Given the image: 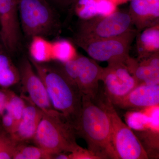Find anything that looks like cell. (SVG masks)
Listing matches in <instances>:
<instances>
[{
  "label": "cell",
  "instance_id": "cell-1",
  "mask_svg": "<svg viewBox=\"0 0 159 159\" xmlns=\"http://www.w3.org/2000/svg\"><path fill=\"white\" fill-rule=\"evenodd\" d=\"M29 59L44 84L52 107L63 114L74 129L81 112L82 93L59 66L51 67Z\"/></svg>",
  "mask_w": 159,
  "mask_h": 159
},
{
  "label": "cell",
  "instance_id": "cell-2",
  "mask_svg": "<svg viewBox=\"0 0 159 159\" xmlns=\"http://www.w3.org/2000/svg\"><path fill=\"white\" fill-rule=\"evenodd\" d=\"M76 135L85 140L88 150L99 159H116L111 143V126L106 111L82 94V107L75 128Z\"/></svg>",
  "mask_w": 159,
  "mask_h": 159
},
{
  "label": "cell",
  "instance_id": "cell-3",
  "mask_svg": "<svg viewBox=\"0 0 159 159\" xmlns=\"http://www.w3.org/2000/svg\"><path fill=\"white\" fill-rule=\"evenodd\" d=\"M75 129L65 116L53 109L43 111L33 140L37 146L51 155L70 153L79 146Z\"/></svg>",
  "mask_w": 159,
  "mask_h": 159
},
{
  "label": "cell",
  "instance_id": "cell-4",
  "mask_svg": "<svg viewBox=\"0 0 159 159\" xmlns=\"http://www.w3.org/2000/svg\"><path fill=\"white\" fill-rule=\"evenodd\" d=\"M20 28L26 37H47L57 32V16L47 0H18Z\"/></svg>",
  "mask_w": 159,
  "mask_h": 159
},
{
  "label": "cell",
  "instance_id": "cell-5",
  "mask_svg": "<svg viewBox=\"0 0 159 159\" xmlns=\"http://www.w3.org/2000/svg\"><path fill=\"white\" fill-rule=\"evenodd\" d=\"M135 29L127 10H116L110 14L80 20L74 42L116 37Z\"/></svg>",
  "mask_w": 159,
  "mask_h": 159
},
{
  "label": "cell",
  "instance_id": "cell-6",
  "mask_svg": "<svg viewBox=\"0 0 159 159\" xmlns=\"http://www.w3.org/2000/svg\"><path fill=\"white\" fill-rule=\"evenodd\" d=\"M98 103L108 114L111 143L116 159H148V155L132 129L122 121L112 102L104 95Z\"/></svg>",
  "mask_w": 159,
  "mask_h": 159
},
{
  "label": "cell",
  "instance_id": "cell-7",
  "mask_svg": "<svg viewBox=\"0 0 159 159\" xmlns=\"http://www.w3.org/2000/svg\"><path fill=\"white\" fill-rule=\"evenodd\" d=\"M134 29L116 37L74 42L95 61L108 64L123 63L129 57L132 43L138 33Z\"/></svg>",
  "mask_w": 159,
  "mask_h": 159
},
{
  "label": "cell",
  "instance_id": "cell-8",
  "mask_svg": "<svg viewBox=\"0 0 159 159\" xmlns=\"http://www.w3.org/2000/svg\"><path fill=\"white\" fill-rule=\"evenodd\" d=\"M59 66L82 94L89 96L93 100L96 98L103 68L98 65L96 61L78 54L74 59L60 63Z\"/></svg>",
  "mask_w": 159,
  "mask_h": 159
},
{
  "label": "cell",
  "instance_id": "cell-9",
  "mask_svg": "<svg viewBox=\"0 0 159 159\" xmlns=\"http://www.w3.org/2000/svg\"><path fill=\"white\" fill-rule=\"evenodd\" d=\"M100 81L104 85V95L112 103L139 84L123 63L108 64L103 68Z\"/></svg>",
  "mask_w": 159,
  "mask_h": 159
},
{
  "label": "cell",
  "instance_id": "cell-10",
  "mask_svg": "<svg viewBox=\"0 0 159 159\" xmlns=\"http://www.w3.org/2000/svg\"><path fill=\"white\" fill-rule=\"evenodd\" d=\"M18 0H0V36L4 48L16 52L20 41Z\"/></svg>",
  "mask_w": 159,
  "mask_h": 159
},
{
  "label": "cell",
  "instance_id": "cell-11",
  "mask_svg": "<svg viewBox=\"0 0 159 159\" xmlns=\"http://www.w3.org/2000/svg\"><path fill=\"white\" fill-rule=\"evenodd\" d=\"M20 81L32 103L44 112L54 109L44 84L35 72L30 59L24 58L19 67Z\"/></svg>",
  "mask_w": 159,
  "mask_h": 159
},
{
  "label": "cell",
  "instance_id": "cell-12",
  "mask_svg": "<svg viewBox=\"0 0 159 159\" xmlns=\"http://www.w3.org/2000/svg\"><path fill=\"white\" fill-rule=\"evenodd\" d=\"M112 104L114 107L130 111L141 110L158 105L159 84H140L125 97Z\"/></svg>",
  "mask_w": 159,
  "mask_h": 159
},
{
  "label": "cell",
  "instance_id": "cell-13",
  "mask_svg": "<svg viewBox=\"0 0 159 159\" xmlns=\"http://www.w3.org/2000/svg\"><path fill=\"white\" fill-rule=\"evenodd\" d=\"M128 12L138 32L159 24V0H130Z\"/></svg>",
  "mask_w": 159,
  "mask_h": 159
},
{
  "label": "cell",
  "instance_id": "cell-14",
  "mask_svg": "<svg viewBox=\"0 0 159 159\" xmlns=\"http://www.w3.org/2000/svg\"><path fill=\"white\" fill-rule=\"evenodd\" d=\"M25 105L22 117L10 138L17 143L33 139L43 116V111L31 102L29 97L22 96Z\"/></svg>",
  "mask_w": 159,
  "mask_h": 159
},
{
  "label": "cell",
  "instance_id": "cell-15",
  "mask_svg": "<svg viewBox=\"0 0 159 159\" xmlns=\"http://www.w3.org/2000/svg\"><path fill=\"white\" fill-rule=\"evenodd\" d=\"M125 64L139 84H159V52L142 60L129 56Z\"/></svg>",
  "mask_w": 159,
  "mask_h": 159
},
{
  "label": "cell",
  "instance_id": "cell-16",
  "mask_svg": "<svg viewBox=\"0 0 159 159\" xmlns=\"http://www.w3.org/2000/svg\"><path fill=\"white\" fill-rule=\"evenodd\" d=\"M72 6L80 20L107 15L116 10L110 0H75Z\"/></svg>",
  "mask_w": 159,
  "mask_h": 159
},
{
  "label": "cell",
  "instance_id": "cell-17",
  "mask_svg": "<svg viewBox=\"0 0 159 159\" xmlns=\"http://www.w3.org/2000/svg\"><path fill=\"white\" fill-rule=\"evenodd\" d=\"M136 37L137 59H145L159 52V24L138 32Z\"/></svg>",
  "mask_w": 159,
  "mask_h": 159
},
{
  "label": "cell",
  "instance_id": "cell-18",
  "mask_svg": "<svg viewBox=\"0 0 159 159\" xmlns=\"http://www.w3.org/2000/svg\"><path fill=\"white\" fill-rule=\"evenodd\" d=\"M20 81L19 69L4 50L0 51V88L7 89Z\"/></svg>",
  "mask_w": 159,
  "mask_h": 159
},
{
  "label": "cell",
  "instance_id": "cell-19",
  "mask_svg": "<svg viewBox=\"0 0 159 159\" xmlns=\"http://www.w3.org/2000/svg\"><path fill=\"white\" fill-rule=\"evenodd\" d=\"M30 59L39 63L52 61V42L46 37L35 36L31 38L29 46Z\"/></svg>",
  "mask_w": 159,
  "mask_h": 159
},
{
  "label": "cell",
  "instance_id": "cell-20",
  "mask_svg": "<svg viewBox=\"0 0 159 159\" xmlns=\"http://www.w3.org/2000/svg\"><path fill=\"white\" fill-rule=\"evenodd\" d=\"M77 54L74 44L65 39L52 42V61L62 63L74 59Z\"/></svg>",
  "mask_w": 159,
  "mask_h": 159
},
{
  "label": "cell",
  "instance_id": "cell-21",
  "mask_svg": "<svg viewBox=\"0 0 159 159\" xmlns=\"http://www.w3.org/2000/svg\"><path fill=\"white\" fill-rule=\"evenodd\" d=\"M134 133L145 151L148 159L159 157V132L148 129L146 130L135 131Z\"/></svg>",
  "mask_w": 159,
  "mask_h": 159
},
{
  "label": "cell",
  "instance_id": "cell-22",
  "mask_svg": "<svg viewBox=\"0 0 159 159\" xmlns=\"http://www.w3.org/2000/svg\"><path fill=\"white\" fill-rule=\"evenodd\" d=\"M13 159H51L50 154L39 146L23 145L18 143L15 151Z\"/></svg>",
  "mask_w": 159,
  "mask_h": 159
},
{
  "label": "cell",
  "instance_id": "cell-23",
  "mask_svg": "<svg viewBox=\"0 0 159 159\" xmlns=\"http://www.w3.org/2000/svg\"><path fill=\"white\" fill-rule=\"evenodd\" d=\"M127 125L135 131L146 130L150 128V119L148 115L142 110L130 111L125 115Z\"/></svg>",
  "mask_w": 159,
  "mask_h": 159
},
{
  "label": "cell",
  "instance_id": "cell-24",
  "mask_svg": "<svg viewBox=\"0 0 159 159\" xmlns=\"http://www.w3.org/2000/svg\"><path fill=\"white\" fill-rule=\"evenodd\" d=\"M25 102L23 97L9 90V99L5 110L9 112L14 118L16 128L21 119Z\"/></svg>",
  "mask_w": 159,
  "mask_h": 159
},
{
  "label": "cell",
  "instance_id": "cell-25",
  "mask_svg": "<svg viewBox=\"0 0 159 159\" xmlns=\"http://www.w3.org/2000/svg\"><path fill=\"white\" fill-rule=\"evenodd\" d=\"M10 136L6 133L0 140V159H13L16 145Z\"/></svg>",
  "mask_w": 159,
  "mask_h": 159
},
{
  "label": "cell",
  "instance_id": "cell-26",
  "mask_svg": "<svg viewBox=\"0 0 159 159\" xmlns=\"http://www.w3.org/2000/svg\"><path fill=\"white\" fill-rule=\"evenodd\" d=\"M1 119L3 130L9 136L11 135L16 129V124L14 118L10 113L5 110Z\"/></svg>",
  "mask_w": 159,
  "mask_h": 159
},
{
  "label": "cell",
  "instance_id": "cell-27",
  "mask_svg": "<svg viewBox=\"0 0 159 159\" xmlns=\"http://www.w3.org/2000/svg\"><path fill=\"white\" fill-rule=\"evenodd\" d=\"M69 155L70 159H99L88 149H84L80 146L69 153Z\"/></svg>",
  "mask_w": 159,
  "mask_h": 159
},
{
  "label": "cell",
  "instance_id": "cell-28",
  "mask_svg": "<svg viewBox=\"0 0 159 159\" xmlns=\"http://www.w3.org/2000/svg\"><path fill=\"white\" fill-rule=\"evenodd\" d=\"M9 91L7 89L0 88V119L6 109L9 99Z\"/></svg>",
  "mask_w": 159,
  "mask_h": 159
},
{
  "label": "cell",
  "instance_id": "cell-29",
  "mask_svg": "<svg viewBox=\"0 0 159 159\" xmlns=\"http://www.w3.org/2000/svg\"><path fill=\"white\" fill-rule=\"evenodd\" d=\"M51 1L57 6L66 7L72 6L75 0H51Z\"/></svg>",
  "mask_w": 159,
  "mask_h": 159
},
{
  "label": "cell",
  "instance_id": "cell-30",
  "mask_svg": "<svg viewBox=\"0 0 159 159\" xmlns=\"http://www.w3.org/2000/svg\"><path fill=\"white\" fill-rule=\"evenodd\" d=\"M66 152H61L53 155L52 156V159H70L69 153Z\"/></svg>",
  "mask_w": 159,
  "mask_h": 159
},
{
  "label": "cell",
  "instance_id": "cell-31",
  "mask_svg": "<svg viewBox=\"0 0 159 159\" xmlns=\"http://www.w3.org/2000/svg\"><path fill=\"white\" fill-rule=\"evenodd\" d=\"M110 1L117 6L118 5H121V4L127 2L129 1H130V0H110Z\"/></svg>",
  "mask_w": 159,
  "mask_h": 159
},
{
  "label": "cell",
  "instance_id": "cell-32",
  "mask_svg": "<svg viewBox=\"0 0 159 159\" xmlns=\"http://www.w3.org/2000/svg\"><path fill=\"white\" fill-rule=\"evenodd\" d=\"M6 133L5 131L3 129L2 130H1L0 129V140L2 139V138H3V137L4 136V135L6 134Z\"/></svg>",
  "mask_w": 159,
  "mask_h": 159
},
{
  "label": "cell",
  "instance_id": "cell-33",
  "mask_svg": "<svg viewBox=\"0 0 159 159\" xmlns=\"http://www.w3.org/2000/svg\"><path fill=\"white\" fill-rule=\"evenodd\" d=\"M4 46L3 45L2 43V40H1V36H0V51L3 50Z\"/></svg>",
  "mask_w": 159,
  "mask_h": 159
}]
</instances>
